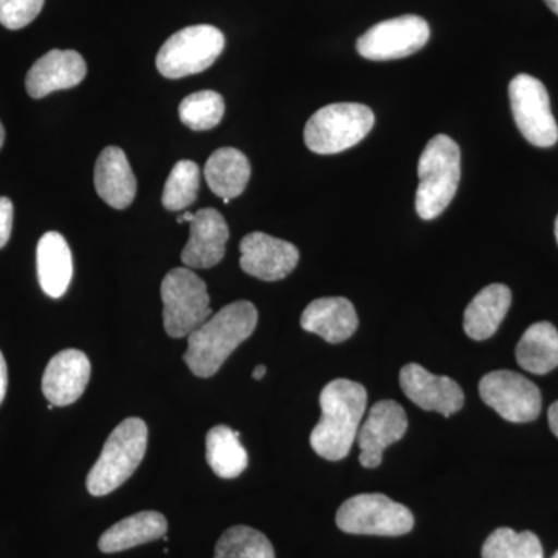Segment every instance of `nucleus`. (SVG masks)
<instances>
[{
  "label": "nucleus",
  "mask_w": 558,
  "mask_h": 558,
  "mask_svg": "<svg viewBox=\"0 0 558 558\" xmlns=\"http://www.w3.org/2000/svg\"><path fill=\"white\" fill-rule=\"evenodd\" d=\"M258 325V311L250 301H236L209 317L189 336L183 360L194 376H215L227 359L252 336Z\"/></svg>",
  "instance_id": "1"
},
{
  "label": "nucleus",
  "mask_w": 558,
  "mask_h": 558,
  "mask_svg": "<svg viewBox=\"0 0 558 558\" xmlns=\"http://www.w3.org/2000/svg\"><path fill=\"white\" fill-rule=\"evenodd\" d=\"M368 392L348 379L329 381L319 395L322 418L311 433V447L318 457L341 461L357 440L360 422L366 411Z\"/></svg>",
  "instance_id": "2"
},
{
  "label": "nucleus",
  "mask_w": 558,
  "mask_h": 558,
  "mask_svg": "<svg viewBox=\"0 0 558 558\" xmlns=\"http://www.w3.org/2000/svg\"><path fill=\"white\" fill-rule=\"evenodd\" d=\"M418 218L433 220L446 211L457 196L461 180V150L449 135L439 134L425 146L417 167Z\"/></svg>",
  "instance_id": "3"
},
{
  "label": "nucleus",
  "mask_w": 558,
  "mask_h": 558,
  "mask_svg": "<svg viewBox=\"0 0 558 558\" xmlns=\"http://www.w3.org/2000/svg\"><path fill=\"white\" fill-rule=\"evenodd\" d=\"M148 449V427L138 417L121 422L108 440L89 475L87 490L94 497H105L134 475Z\"/></svg>",
  "instance_id": "4"
},
{
  "label": "nucleus",
  "mask_w": 558,
  "mask_h": 558,
  "mask_svg": "<svg viewBox=\"0 0 558 558\" xmlns=\"http://www.w3.org/2000/svg\"><path fill=\"white\" fill-rule=\"evenodd\" d=\"M373 110L360 102H336L318 109L304 128V142L315 154L343 153L362 142L374 128Z\"/></svg>",
  "instance_id": "5"
},
{
  "label": "nucleus",
  "mask_w": 558,
  "mask_h": 558,
  "mask_svg": "<svg viewBox=\"0 0 558 558\" xmlns=\"http://www.w3.org/2000/svg\"><path fill=\"white\" fill-rule=\"evenodd\" d=\"M160 293L165 330L172 339L189 337L211 317L207 284L189 267L168 271Z\"/></svg>",
  "instance_id": "6"
},
{
  "label": "nucleus",
  "mask_w": 558,
  "mask_h": 558,
  "mask_svg": "<svg viewBox=\"0 0 558 558\" xmlns=\"http://www.w3.org/2000/svg\"><path fill=\"white\" fill-rule=\"evenodd\" d=\"M226 47V36L213 25H193L171 36L157 54L165 78L179 80L211 68Z\"/></svg>",
  "instance_id": "7"
},
{
  "label": "nucleus",
  "mask_w": 558,
  "mask_h": 558,
  "mask_svg": "<svg viewBox=\"0 0 558 558\" xmlns=\"http://www.w3.org/2000/svg\"><path fill=\"white\" fill-rule=\"evenodd\" d=\"M337 526L347 534L400 537L414 527V517L407 506L384 494H362L349 498L337 512Z\"/></svg>",
  "instance_id": "8"
},
{
  "label": "nucleus",
  "mask_w": 558,
  "mask_h": 558,
  "mask_svg": "<svg viewBox=\"0 0 558 558\" xmlns=\"http://www.w3.org/2000/svg\"><path fill=\"white\" fill-rule=\"evenodd\" d=\"M510 106L523 137L538 148H550L558 140L557 121L550 110L548 90L542 81L520 73L510 81Z\"/></svg>",
  "instance_id": "9"
},
{
  "label": "nucleus",
  "mask_w": 558,
  "mask_h": 558,
  "mask_svg": "<svg viewBox=\"0 0 558 558\" xmlns=\"http://www.w3.org/2000/svg\"><path fill=\"white\" fill-rule=\"evenodd\" d=\"M486 405L513 424L535 421L542 411V392L534 381L515 371H492L480 381Z\"/></svg>",
  "instance_id": "10"
},
{
  "label": "nucleus",
  "mask_w": 558,
  "mask_h": 558,
  "mask_svg": "<svg viewBox=\"0 0 558 558\" xmlns=\"http://www.w3.org/2000/svg\"><path fill=\"white\" fill-rule=\"evenodd\" d=\"M429 39L427 21L414 14L379 22L357 40L360 57L371 61H391L424 49Z\"/></svg>",
  "instance_id": "11"
},
{
  "label": "nucleus",
  "mask_w": 558,
  "mask_h": 558,
  "mask_svg": "<svg viewBox=\"0 0 558 558\" xmlns=\"http://www.w3.org/2000/svg\"><path fill=\"white\" fill-rule=\"evenodd\" d=\"M409 429L405 410L396 400H380L374 403L368 417L360 425L357 442L360 464L365 469H377L381 464L384 451L398 442Z\"/></svg>",
  "instance_id": "12"
},
{
  "label": "nucleus",
  "mask_w": 558,
  "mask_h": 558,
  "mask_svg": "<svg viewBox=\"0 0 558 558\" xmlns=\"http://www.w3.org/2000/svg\"><path fill=\"white\" fill-rule=\"evenodd\" d=\"M240 250L241 269L260 281L284 279L299 266L300 252L295 245L260 231L247 234Z\"/></svg>",
  "instance_id": "13"
},
{
  "label": "nucleus",
  "mask_w": 558,
  "mask_h": 558,
  "mask_svg": "<svg viewBox=\"0 0 558 558\" xmlns=\"http://www.w3.org/2000/svg\"><path fill=\"white\" fill-rule=\"evenodd\" d=\"M399 380L407 398L422 410L450 417L464 407V392L458 381L447 376H435L417 363L403 366Z\"/></svg>",
  "instance_id": "14"
},
{
  "label": "nucleus",
  "mask_w": 558,
  "mask_h": 558,
  "mask_svg": "<svg viewBox=\"0 0 558 558\" xmlns=\"http://www.w3.org/2000/svg\"><path fill=\"white\" fill-rule=\"evenodd\" d=\"M230 230L226 218L215 208H202L190 222V240L182 252L189 269H209L226 256Z\"/></svg>",
  "instance_id": "15"
},
{
  "label": "nucleus",
  "mask_w": 558,
  "mask_h": 558,
  "mask_svg": "<svg viewBox=\"0 0 558 558\" xmlns=\"http://www.w3.org/2000/svg\"><path fill=\"white\" fill-rule=\"evenodd\" d=\"M90 362L78 349H65L50 360L43 376V392L53 407H68L86 391Z\"/></svg>",
  "instance_id": "16"
},
{
  "label": "nucleus",
  "mask_w": 558,
  "mask_h": 558,
  "mask_svg": "<svg viewBox=\"0 0 558 558\" xmlns=\"http://www.w3.org/2000/svg\"><path fill=\"white\" fill-rule=\"evenodd\" d=\"M87 65L75 50H50L28 70L25 87L35 100L57 90L72 89L86 78Z\"/></svg>",
  "instance_id": "17"
},
{
  "label": "nucleus",
  "mask_w": 558,
  "mask_h": 558,
  "mask_svg": "<svg viewBox=\"0 0 558 558\" xmlns=\"http://www.w3.org/2000/svg\"><path fill=\"white\" fill-rule=\"evenodd\" d=\"M301 328L328 343H343L359 328L357 312L351 301L341 296L318 299L312 301L301 315Z\"/></svg>",
  "instance_id": "18"
},
{
  "label": "nucleus",
  "mask_w": 558,
  "mask_h": 558,
  "mask_svg": "<svg viewBox=\"0 0 558 558\" xmlns=\"http://www.w3.org/2000/svg\"><path fill=\"white\" fill-rule=\"evenodd\" d=\"M95 190L109 207H130L137 194V179L123 149L108 146L95 165Z\"/></svg>",
  "instance_id": "19"
},
{
  "label": "nucleus",
  "mask_w": 558,
  "mask_h": 558,
  "mask_svg": "<svg viewBox=\"0 0 558 558\" xmlns=\"http://www.w3.org/2000/svg\"><path fill=\"white\" fill-rule=\"evenodd\" d=\"M36 267L40 289L50 299H61L68 292L73 277L72 252L68 241L58 231H49L38 242Z\"/></svg>",
  "instance_id": "20"
},
{
  "label": "nucleus",
  "mask_w": 558,
  "mask_h": 558,
  "mask_svg": "<svg viewBox=\"0 0 558 558\" xmlns=\"http://www.w3.org/2000/svg\"><path fill=\"white\" fill-rule=\"evenodd\" d=\"M167 531L168 521L165 515L156 510H145L109 527L101 535L98 548L105 554L121 553L163 538Z\"/></svg>",
  "instance_id": "21"
},
{
  "label": "nucleus",
  "mask_w": 558,
  "mask_h": 558,
  "mask_svg": "<svg viewBox=\"0 0 558 558\" xmlns=\"http://www.w3.org/2000/svg\"><path fill=\"white\" fill-rule=\"evenodd\" d=\"M512 304L508 286L490 284L481 290L464 312V330L472 340L490 339L501 326Z\"/></svg>",
  "instance_id": "22"
},
{
  "label": "nucleus",
  "mask_w": 558,
  "mask_h": 558,
  "mask_svg": "<svg viewBox=\"0 0 558 558\" xmlns=\"http://www.w3.org/2000/svg\"><path fill=\"white\" fill-rule=\"evenodd\" d=\"M204 174L209 190L216 196L231 201L247 189L252 167L247 156L240 149L220 148L209 156Z\"/></svg>",
  "instance_id": "23"
},
{
  "label": "nucleus",
  "mask_w": 558,
  "mask_h": 558,
  "mask_svg": "<svg viewBox=\"0 0 558 558\" xmlns=\"http://www.w3.org/2000/svg\"><path fill=\"white\" fill-rule=\"evenodd\" d=\"M517 362L532 374H548L558 366V330L548 322L527 328L517 344Z\"/></svg>",
  "instance_id": "24"
},
{
  "label": "nucleus",
  "mask_w": 558,
  "mask_h": 558,
  "mask_svg": "<svg viewBox=\"0 0 558 558\" xmlns=\"http://www.w3.org/2000/svg\"><path fill=\"white\" fill-rule=\"evenodd\" d=\"M241 433L227 425L211 428L207 435V462L223 480H233L248 468V454L241 442Z\"/></svg>",
  "instance_id": "25"
},
{
  "label": "nucleus",
  "mask_w": 558,
  "mask_h": 558,
  "mask_svg": "<svg viewBox=\"0 0 558 558\" xmlns=\"http://www.w3.org/2000/svg\"><path fill=\"white\" fill-rule=\"evenodd\" d=\"M483 558H545L542 542L534 532L499 527L484 542Z\"/></svg>",
  "instance_id": "26"
},
{
  "label": "nucleus",
  "mask_w": 558,
  "mask_h": 558,
  "mask_svg": "<svg viewBox=\"0 0 558 558\" xmlns=\"http://www.w3.org/2000/svg\"><path fill=\"white\" fill-rule=\"evenodd\" d=\"M215 558H275V549L263 532L233 526L216 543Z\"/></svg>",
  "instance_id": "27"
},
{
  "label": "nucleus",
  "mask_w": 558,
  "mask_h": 558,
  "mask_svg": "<svg viewBox=\"0 0 558 558\" xmlns=\"http://www.w3.org/2000/svg\"><path fill=\"white\" fill-rule=\"evenodd\" d=\"M226 113L222 95L215 90H201L183 98L179 117L191 131H209L218 126Z\"/></svg>",
  "instance_id": "28"
},
{
  "label": "nucleus",
  "mask_w": 558,
  "mask_h": 558,
  "mask_svg": "<svg viewBox=\"0 0 558 558\" xmlns=\"http://www.w3.org/2000/svg\"><path fill=\"white\" fill-rule=\"evenodd\" d=\"M201 186V170L194 161L180 160L165 183L161 204L170 211H183L197 199Z\"/></svg>",
  "instance_id": "29"
},
{
  "label": "nucleus",
  "mask_w": 558,
  "mask_h": 558,
  "mask_svg": "<svg viewBox=\"0 0 558 558\" xmlns=\"http://www.w3.org/2000/svg\"><path fill=\"white\" fill-rule=\"evenodd\" d=\"M46 0H0V24L21 31L39 16Z\"/></svg>",
  "instance_id": "30"
},
{
  "label": "nucleus",
  "mask_w": 558,
  "mask_h": 558,
  "mask_svg": "<svg viewBox=\"0 0 558 558\" xmlns=\"http://www.w3.org/2000/svg\"><path fill=\"white\" fill-rule=\"evenodd\" d=\"M14 208L9 197H0V248L9 244L13 230Z\"/></svg>",
  "instance_id": "31"
},
{
  "label": "nucleus",
  "mask_w": 558,
  "mask_h": 558,
  "mask_svg": "<svg viewBox=\"0 0 558 558\" xmlns=\"http://www.w3.org/2000/svg\"><path fill=\"white\" fill-rule=\"evenodd\" d=\"M7 388H9V369H7L5 357L0 351V403L5 399Z\"/></svg>",
  "instance_id": "32"
},
{
  "label": "nucleus",
  "mask_w": 558,
  "mask_h": 558,
  "mask_svg": "<svg viewBox=\"0 0 558 558\" xmlns=\"http://www.w3.org/2000/svg\"><path fill=\"white\" fill-rule=\"evenodd\" d=\"M549 427L553 429L554 435L558 438V400L549 407L548 411Z\"/></svg>",
  "instance_id": "33"
},
{
  "label": "nucleus",
  "mask_w": 558,
  "mask_h": 558,
  "mask_svg": "<svg viewBox=\"0 0 558 558\" xmlns=\"http://www.w3.org/2000/svg\"><path fill=\"white\" fill-rule=\"evenodd\" d=\"M267 368L266 365H258L255 369H253V379L260 380L264 379V376H266Z\"/></svg>",
  "instance_id": "34"
},
{
  "label": "nucleus",
  "mask_w": 558,
  "mask_h": 558,
  "mask_svg": "<svg viewBox=\"0 0 558 558\" xmlns=\"http://www.w3.org/2000/svg\"><path fill=\"white\" fill-rule=\"evenodd\" d=\"M193 218H194V213L183 211L182 215L179 216L178 222L179 223L191 222V220H193Z\"/></svg>",
  "instance_id": "35"
},
{
  "label": "nucleus",
  "mask_w": 558,
  "mask_h": 558,
  "mask_svg": "<svg viewBox=\"0 0 558 558\" xmlns=\"http://www.w3.org/2000/svg\"><path fill=\"white\" fill-rule=\"evenodd\" d=\"M546 5L549 7L550 10L558 16V0H545Z\"/></svg>",
  "instance_id": "36"
},
{
  "label": "nucleus",
  "mask_w": 558,
  "mask_h": 558,
  "mask_svg": "<svg viewBox=\"0 0 558 558\" xmlns=\"http://www.w3.org/2000/svg\"><path fill=\"white\" fill-rule=\"evenodd\" d=\"M3 142H5V130H3V124L0 123V148H2Z\"/></svg>",
  "instance_id": "37"
},
{
  "label": "nucleus",
  "mask_w": 558,
  "mask_h": 558,
  "mask_svg": "<svg viewBox=\"0 0 558 558\" xmlns=\"http://www.w3.org/2000/svg\"><path fill=\"white\" fill-rule=\"evenodd\" d=\"M556 240H557V244H558V216H557V220H556Z\"/></svg>",
  "instance_id": "38"
},
{
  "label": "nucleus",
  "mask_w": 558,
  "mask_h": 558,
  "mask_svg": "<svg viewBox=\"0 0 558 558\" xmlns=\"http://www.w3.org/2000/svg\"><path fill=\"white\" fill-rule=\"evenodd\" d=\"M553 558H558V550L556 554H554Z\"/></svg>",
  "instance_id": "39"
}]
</instances>
